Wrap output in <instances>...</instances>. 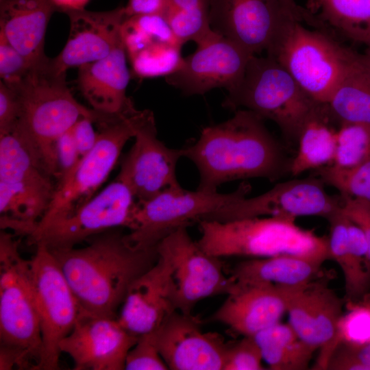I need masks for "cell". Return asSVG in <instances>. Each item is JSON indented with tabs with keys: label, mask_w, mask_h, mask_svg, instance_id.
I'll return each mask as SVG.
<instances>
[{
	"label": "cell",
	"mask_w": 370,
	"mask_h": 370,
	"mask_svg": "<svg viewBox=\"0 0 370 370\" xmlns=\"http://www.w3.org/2000/svg\"><path fill=\"white\" fill-rule=\"evenodd\" d=\"M247 110L204 128L199 137L182 148L199 174L197 189L217 191L222 184L249 178L276 181L289 174L291 159L264 123Z\"/></svg>",
	"instance_id": "1"
},
{
	"label": "cell",
	"mask_w": 370,
	"mask_h": 370,
	"mask_svg": "<svg viewBox=\"0 0 370 370\" xmlns=\"http://www.w3.org/2000/svg\"><path fill=\"white\" fill-rule=\"evenodd\" d=\"M121 228L91 236L82 248L49 249L81 308L115 319L130 285L158 256L157 246L136 247Z\"/></svg>",
	"instance_id": "2"
},
{
	"label": "cell",
	"mask_w": 370,
	"mask_h": 370,
	"mask_svg": "<svg viewBox=\"0 0 370 370\" xmlns=\"http://www.w3.org/2000/svg\"><path fill=\"white\" fill-rule=\"evenodd\" d=\"M49 60L34 66L19 84L10 87L17 92L21 103L17 127L38 153L47 172L58 180L57 139L81 118H89L97 125L117 116L79 103L67 86L66 73L56 72Z\"/></svg>",
	"instance_id": "3"
},
{
	"label": "cell",
	"mask_w": 370,
	"mask_h": 370,
	"mask_svg": "<svg viewBox=\"0 0 370 370\" xmlns=\"http://www.w3.org/2000/svg\"><path fill=\"white\" fill-rule=\"evenodd\" d=\"M42 336L29 260L0 232V369L40 370Z\"/></svg>",
	"instance_id": "4"
},
{
	"label": "cell",
	"mask_w": 370,
	"mask_h": 370,
	"mask_svg": "<svg viewBox=\"0 0 370 370\" xmlns=\"http://www.w3.org/2000/svg\"><path fill=\"white\" fill-rule=\"evenodd\" d=\"M197 243L219 258L243 256L263 258L297 256L323 263L330 260L328 238L299 227L295 218L260 217L227 222L199 223Z\"/></svg>",
	"instance_id": "5"
},
{
	"label": "cell",
	"mask_w": 370,
	"mask_h": 370,
	"mask_svg": "<svg viewBox=\"0 0 370 370\" xmlns=\"http://www.w3.org/2000/svg\"><path fill=\"white\" fill-rule=\"evenodd\" d=\"M320 104L274 58L257 55L251 56L241 80L222 103L273 121L291 144H297L301 128Z\"/></svg>",
	"instance_id": "6"
},
{
	"label": "cell",
	"mask_w": 370,
	"mask_h": 370,
	"mask_svg": "<svg viewBox=\"0 0 370 370\" xmlns=\"http://www.w3.org/2000/svg\"><path fill=\"white\" fill-rule=\"evenodd\" d=\"M267 56L274 58L314 101L327 104L358 53L328 36L289 19Z\"/></svg>",
	"instance_id": "7"
},
{
	"label": "cell",
	"mask_w": 370,
	"mask_h": 370,
	"mask_svg": "<svg viewBox=\"0 0 370 370\" xmlns=\"http://www.w3.org/2000/svg\"><path fill=\"white\" fill-rule=\"evenodd\" d=\"M140 113L138 110L97 125L95 145L79 160L70 176L56 185L47 211L30 235L71 215L93 197L114 169L123 147L134 137Z\"/></svg>",
	"instance_id": "8"
},
{
	"label": "cell",
	"mask_w": 370,
	"mask_h": 370,
	"mask_svg": "<svg viewBox=\"0 0 370 370\" xmlns=\"http://www.w3.org/2000/svg\"><path fill=\"white\" fill-rule=\"evenodd\" d=\"M251 189V185L245 181L229 193L188 190L182 186L166 189L149 200L136 201L127 238L138 247H156L175 230L210 220L227 204L249 195Z\"/></svg>",
	"instance_id": "9"
},
{
	"label": "cell",
	"mask_w": 370,
	"mask_h": 370,
	"mask_svg": "<svg viewBox=\"0 0 370 370\" xmlns=\"http://www.w3.org/2000/svg\"><path fill=\"white\" fill-rule=\"evenodd\" d=\"M29 260L42 336L40 370L59 369L61 341L73 328L81 307L60 265L43 244Z\"/></svg>",
	"instance_id": "10"
},
{
	"label": "cell",
	"mask_w": 370,
	"mask_h": 370,
	"mask_svg": "<svg viewBox=\"0 0 370 370\" xmlns=\"http://www.w3.org/2000/svg\"><path fill=\"white\" fill-rule=\"evenodd\" d=\"M186 226L175 230L157 245L158 253L170 263L176 310L192 314L201 300L227 295L234 280L226 273L221 258L204 251Z\"/></svg>",
	"instance_id": "11"
},
{
	"label": "cell",
	"mask_w": 370,
	"mask_h": 370,
	"mask_svg": "<svg viewBox=\"0 0 370 370\" xmlns=\"http://www.w3.org/2000/svg\"><path fill=\"white\" fill-rule=\"evenodd\" d=\"M136 201L130 189L116 179L71 215L30 235L29 243L49 249L70 248L110 229L130 230Z\"/></svg>",
	"instance_id": "12"
},
{
	"label": "cell",
	"mask_w": 370,
	"mask_h": 370,
	"mask_svg": "<svg viewBox=\"0 0 370 370\" xmlns=\"http://www.w3.org/2000/svg\"><path fill=\"white\" fill-rule=\"evenodd\" d=\"M325 184L317 176L277 184L255 197H239L220 210L209 221L227 222L271 216L297 218L317 216L328 219L341 206V197L327 193Z\"/></svg>",
	"instance_id": "13"
},
{
	"label": "cell",
	"mask_w": 370,
	"mask_h": 370,
	"mask_svg": "<svg viewBox=\"0 0 370 370\" xmlns=\"http://www.w3.org/2000/svg\"><path fill=\"white\" fill-rule=\"evenodd\" d=\"M134 138L116 180L130 189L136 201H147L166 189L181 186L176 167L183 157L182 149L168 147L158 138L151 111H140Z\"/></svg>",
	"instance_id": "14"
},
{
	"label": "cell",
	"mask_w": 370,
	"mask_h": 370,
	"mask_svg": "<svg viewBox=\"0 0 370 370\" xmlns=\"http://www.w3.org/2000/svg\"><path fill=\"white\" fill-rule=\"evenodd\" d=\"M289 19L297 20L280 0H212L210 5L211 28L251 55L267 51Z\"/></svg>",
	"instance_id": "15"
},
{
	"label": "cell",
	"mask_w": 370,
	"mask_h": 370,
	"mask_svg": "<svg viewBox=\"0 0 370 370\" xmlns=\"http://www.w3.org/2000/svg\"><path fill=\"white\" fill-rule=\"evenodd\" d=\"M286 297L288 323L304 342L321 352L316 369H326L330 350L345 300L319 278L298 287L282 288Z\"/></svg>",
	"instance_id": "16"
},
{
	"label": "cell",
	"mask_w": 370,
	"mask_h": 370,
	"mask_svg": "<svg viewBox=\"0 0 370 370\" xmlns=\"http://www.w3.org/2000/svg\"><path fill=\"white\" fill-rule=\"evenodd\" d=\"M251 56L217 32L183 58L180 67L165 77L166 82L185 95H203L216 88L230 91L241 80Z\"/></svg>",
	"instance_id": "17"
},
{
	"label": "cell",
	"mask_w": 370,
	"mask_h": 370,
	"mask_svg": "<svg viewBox=\"0 0 370 370\" xmlns=\"http://www.w3.org/2000/svg\"><path fill=\"white\" fill-rule=\"evenodd\" d=\"M16 125L0 135V193L25 208H48L56 185Z\"/></svg>",
	"instance_id": "18"
},
{
	"label": "cell",
	"mask_w": 370,
	"mask_h": 370,
	"mask_svg": "<svg viewBox=\"0 0 370 370\" xmlns=\"http://www.w3.org/2000/svg\"><path fill=\"white\" fill-rule=\"evenodd\" d=\"M138 336L127 331L115 318L81 308L71 332L61 341L75 370H123L130 349Z\"/></svg>",
	"instance_id": "19"
},
{
	"label": "cell",
	"mask_w": 370,
	"mask_h": 370,
	"mask_svg": "<svg viewBox=\"0 0 370 370\" xmlns=\"http://www.w3.org/2000/svg\"><path fill=\"white\" fill-rule=\"evenodd\" d=\"M192 314L173 312L155 330L159 352L171 370H223L228 343L217 332H204Z\"/></svg>",
	"instance_id": "20"
},
{
	"label": "cell",
	"mask_w": 370,
	"mask_h": 370,
	"mask_svg": "<svg viewBox=\"0 0 370 370\" xmlns=\"http://www.w3.org/2000/svg\"><path fill=\"white\" fill-rule=\"evenodd\" d=\"M65 14L70 21L68 40L61 52L49 61L59 73L106 57L122 40L121 27L125 18L123 7L105 12L84 9Z\"/></svg>",
	"instance_id": "21"
},
{
	"label": "cell",
	"mask_w": 370,
	"mask_h": 370,
	"mask_svg": "<svg viewBox=\"0 0 370 370\" xmlns=\"http://www.w3.org/2000/svg\"><path fill=\"white\" fill-rule=\"evenodd\" d=\"M158 255L155 264L129 287L116 318L136 336L155 331L177 310L170 263Z\"/></svg>",
	"instance_id": "22"
},
{
	"label": "cell",
	"mask_w": 370,
	"mask_h": 370,
	"mask_svg": "<svg viewBox=\"0 0 370 370\" xmlns=\"http://www.w3.org/2000/svg\"><path fill=\"white\" fill-rule=\"evenodd\" d=\"M286 309V297L282 288L266 283L234 280L211 320L243 336H253L280 322Z\"/></svg>",
	"instance_id": "23"
},
{
	"label": "cell",
	"mask_w": 370,
	"mask_h": 370,
	"mask_svg": "<svg viewBox=\"0 0 370 370\" xmlns=\"http://www.w3.org/2000/svg\"><path fill=\"white\" fill-rule=\"evenodd\" d=\"M127 56L121 40L106 57L79 67L78 87L92 109L114 116L130 115L138 110L126 95L130 79Z\"/></svg>",
	"instance_id": "24"
},
{
	"label": "cell",
	"mask_w": 370,
	"mask_h": 370,
	"mask_svg": "<svg viewBox=\"0 0 370 370\" xmlns=\"http://www.w3.org/2000/svg\"><path fill=\"white\" fill-rule=\"evenodd\" d=\"M56 11L51 0H0V34L33 65L44 64L45 34Z\"/></svg>",
	"instance_id": "25"
},
{
	"label": "cell",
	"mask_w": 370,
	"mask_h": 370,
	"mask_svg": "<svg viewBox=\"0 0 370 370\" xmlns=\"http://www.w3.org/2000/svg\"><path fill=\"white\" fill-rule=\"evenodd\" d=\"M322 264L293 255L249 258L235 265L230 275L238 282L266 283L280 288L298 287L322 277Z\"/></svg>",
	"instance_id": "26"
},
{
	"label": "cell",
	"mask_w": 370,
	"mask_h": 370,
	"mask_svg": "<svg viewBox=\"0 0 370 370\" xmlns=\"http://www.w3.org/2000/svg\"><path fill=\"white\" fill-rule=\"evenodd\" d=\"M327 104H320L306 121L297 139V152L291 158L289 174L297 176L334 162L336 130Z\"/></svg>",
	"instance_id": "27"
},
{
	"label": "cell",
	"mask_w": 370,
	"mask_h": 370,
	"mask_svg": "<svg viewBox=\"0 0 370 370\" xmlns=\"http://www.w3.org/2000/svg\"><path fill=\"white\" fill-rule=\"evenodd\" d=\"M330 223V259L340 267L344 277L345 304L358 301L370 289V258L356 254L349 247L347 218L341 208L327 219Z\"/></svg>",
	"instance_id": "28"
},
{
	"label": "cell",
	"mask_w": 370,
	"mask_h": 370,
	"mask_svg": "<svg viewBox=\"0 0 370 370\" xmlns=\"http://www.w3.org/2000/svg\"><path fill=\"white\" fill-rule=\"evenodd\" d=\"M253 337L272 370L306 369L316 350L302 341L289 323L278 322Z\"/></svg>",
	"instance_id": "29"
},
{
	"label": "cell",
	"mask_w": 370,
	"mask_h": 370,
	"mask_svg": "<svg viewBox=\"0 0 370 370\" xmlns=\"http://www.w3.org/2000/svg\"><path fill=\"white\" fill-rule=\"evenodd\" d=\"M327 106L332 119L339 124L370 125V70L362 63L358 53Z\"/></svg>",
	"instance_id": "30"
},
{
	"label": "cell",
	"mask_w": 370,
	"mask_h": 370,
	"mask_svg": "<svg viewBox=\"0 0 370 370\" xmlns=\"http://www.w3.org/2000/svg\"><path fill=\"white\" fill-rule=\"evenodd\" d=\"M210 5L166 6L162 15L182 45L188 41L199 45L217 34L210 26Z\"/></svg>",
	"instance_id": "31"
},
{
	"label": "cell",
	"mask_w": 370,
	"mask_h": 370,
	"mask_svg": "<svg viewBox=\"0 0 370 370\" xmlns=\"http://www.w3.org/2000/svg\"><path fill=\"white\" fill-rule=\"evenodd\" d=\"M180 45L154 42L129 58L134 75L139 78L168 76L181 66Z\"/></svg>",
	"instance_id": "32"
},
{
	"label": "cell",
	"mask_w": 370,
	"mask_h": 370,
	"mask_svg": "<svg viewBox=\"0 0 370 370\" xmlns=\"http://www.w3.org/2000/svg\"><path fill=\"white\" fill-rule=\"evenodd\" d=\"M314 173L341 196L370 202V159L349 168L330 164L314 170Z\"/></svg>",
	"instance_id": "33"
},
{
	"label": "cell",
	"mask_w": 370,
	"mask_h": 370,
	"mask_svg": "<svg viewBox=\"0 0 370 370\" xmlns=\"http://www.w3.org/2000/svg\"><path fill=\"white\" fill-rule=\"evenodd\" d=\"M370 159V125L345 123L336 130L334 164L349 168Z\"/></svg>",
	"instance_id": "34"
},
{
	"label": "cell",
	"mask_w": 370,
	"mask_h": 370,
	"mask_svg": "<svg viewBox=\"0 0 370 370\" xmlns=\"http://www.w3.org/2000/svg\"><path fill=\"white\" fill-rule=\"evenodd\" d=\"M322 16L346 36L370 27V0H316Z\"/></svg>",
	"instance_id": "35"
},
{
	"label": "cell",
	"mask_w": 370,
	"mask_h": 370,
	"mask_svg": "<svg viewBox=\"0 0 370 370\" xmlns=\"http://www.w3.org/2000/svg\"><path fill=\"white\" fill-rule=\"evenodd\" d=\"M367 296L358 301L345 304L347 311L343 313L338 323L328 360L341 343L352 345L370 343V297Z\"/></svg>",
	"instance_id": "36"
},
{
	"label": "cell",
	"mask_w": 370,
	"mask_h": 370,
	"mask_svg": "<svg viewBox=\"0 0 370 370\" xmlns=\"http://www.w3.org/2000/svg\"><path fill=\"white\" fill-rule=\"evenodd\" d=\"M123 24L137 34L147 45L154 42H166L182 46L175 38L162 14L125 16Z\"/></svg>",
	"instance_id": "37"
},
{
	"label": "cell",
	"mask_w": 370,
	"mask_h": 370,
	"mask_svg": "<svg viewBox=\"0 0 370 370\" xmlns=\"http://www.w3.org/2000/svg\"><path fill=\"white\" fill-rule=\"evenodd\" d=\"M125 369H169L158 348L155 331L138 336L127 355Z\"/></svg>",
	"instance_id": "38"
},
{
	"label": "cell",
	"mask_w": 370,
	"mask_h": 370,
	"mask_svg": "<svg viewBox=\"0 0 370 370\" xmlns=\"http://www.w3.org/2000/svg\"><path fill=\"white\" fill-rule=\"evenodd\" d=\"M262 356L253 336H244L240 341L228 344L223 370H262Z\"/></svg>",
	"instance_id": "39"
},
{
	"label": "cell",
	"mask_w": 370,
	"mask_h": 370,
	"mask_svg": "<svg viewBox=\"0 0 370 370\" xmlns=\"http://www.w3.org/2000/svg\"><path fill=\"white\" fill-rule=\"evenodd\" d=\"M35 66L0 34L1 80L9 86L19 84Z\"/></svg>",
	"instance_id": "40"
},
{
	"label": "cell",
	"mask_w": 370,
	"mask_h": 370,
	"mask_svg": "<svg viewBox=\"0 0 370 370\" xmlns=\"http://www.w3.org/2000/svg\"><path fill=\"white\" fill-rule=\"evenodd\" d=\"M326 369L370 370V343L338 344L328 361Z\"/></svg>",
	"instance_id": "41"
},
{
	"label": "cell",
	"mask_w": 370,
	"mask_h": 370,
	"mask_svg": "<svg viewBox=\"0 0 370 370\" xmlns=\"http://www.w3.org/2000/svg\"><path fill=\"white\" fill-rule=\"evenodd\" d=\"M56 154L58 167V184H60L70 176L80 160L72 128L57 139Z\"/></svg>",
	"instance_id": "42"
},
{
	"label": "cell",
	"mask_w": 370,
	"mask_h": 370,
	"mask_svg": "<svg viewBox=\"0 0 370 370\" xmlns=\"http://www.w3.org/2000/svg\"><path fill=\"white\" fill-rule=\"evenodd\" d=\"M21 112L17 92L0 80V135L14 128L20 119Z\"/></svg>",
	"instance_id": "43"
},
{
	"label": "cell",
	"mask_w": 370,
	"mask_h": 370,
	"mask_svg": "<svg viewBox=\"0 0 370 370\" xmlns=\"http://www.w3.org/2000/svg\"><path fill=\"white\" fill-rule=\"evenodd\" d=\"M343 213L362 230L368 244L370 256V202L341 196Z\"/></svg>",
	"instance_id": "44"
},
{
	"label": "cell",
	"mask_w": 370,
	"mask_h": 370,
	"mask_svg": "<svg viewBox=\"0 0 370 370\" xmlns=\"http://www.w3.org/2000/svg\"><path fill=\"white\" fill-rule=\"evenodd\" d=\"M93 121L83 117L79 119L72 127L80 159L85 156L95 145L97 140V132L95 131Z\"/></svg>",
	"instance_id": "45"
},
{
	"label": "cell",
	"mask_w": 370,
	"mask_h": 370,
	"mask_svg": "<svg viewBox=\"0 0 370 370\" xmlns=\"http://www.w3.org/2000/svg\"><path fill=\"white\" fill-rule=\"evenodd\" d=\"M167 0H129L123 7L126 17L140 14H162Z\"/></svg>",
	"instance_id": "46"
},
{
	"label": "cell",
	"mask_w": 370,
	"mask_h": 370,
	"mask_svg": "<svg viewBox=\"0 0 370 370\" xmlns=\"http://www.w3.org/2000/svg\"><path fill=\"white\" fill-rule=\"evenodd\" d=\"M57 11L66 13L85 9L90 0H51Z\"/></svg>",
	"instance_id": "47"
},
{
	"label": "cell",
	"mask_w": 370,
	"mask_h": 370,
	"mask_svg": "<svg viewBox=\"0 0 370 370\" xmlns=\"http://www.w3.org/2000/svg\"><path fill=\"white\" fill-rule=\"evenodd\" d=\"M288 12L297 20L301 21L307 18L309 14L307 12L299 6L295 0H280Z\"/></svg>",
	"instance_id": "48"
},
{
	"label": "cell",
	"mask_w": 370,
	"mask_h": 370,
	"mask_svg": "<svg viewBox=\"0 0 370 370\" xmlns=\"http://www.w3.org/2000/svg\"><path fill=\"white\" fill-rule=\"evenodd\" d=\"M348 37L366 45L370 50V27L356 31L349 34Z\"/></svg>",
	"instance_id": "49"
},
{
	"label": "cell",
	"mask_w": 370,
	"mask_h": 370,
	"mask_svg": "<svg viewBox=\"0 0 370 370\" xmlns=\"http://www.w3.org/2000/svg\"><path fill=\"white\" fill-rule=\"evenodd\" d=\"M358 55L362 63L370 70V50L367 49L365 53Z\"/></svg>",
	"instance_id": "50"
}]
</instances>
